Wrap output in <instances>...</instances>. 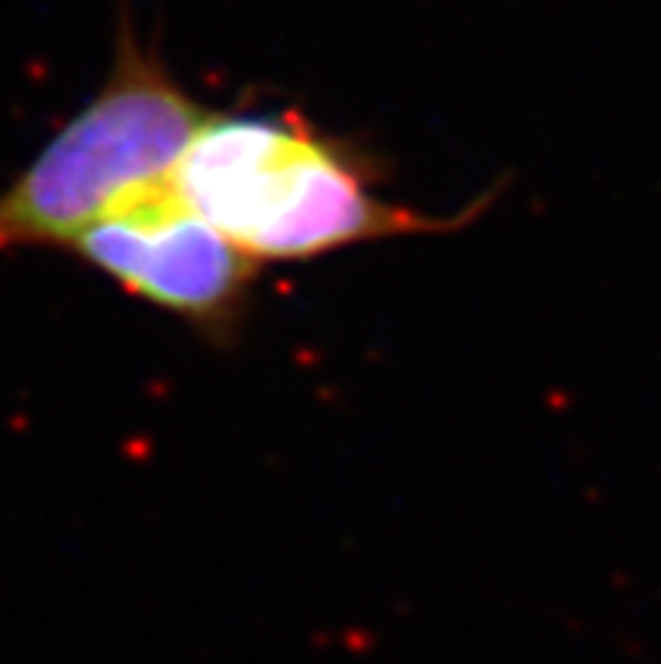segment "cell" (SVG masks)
I'll return each instance as SVG.
<instances>
[{"mask_svg": "<svg viewBox=\"0 0 661 664\" xmlns=\"http://www.w3.org/2000/svg\"><path fill=\"white\" fill-rule=\"evenodd\" d=\"M169 179L196 213L260 267L399 236L452 233L493 203V196H483L452 217L395 203L378 189L375 162L352 139L330 136L291 108L210 112Z\"/></svg>", "mask_w": 661, "mask_h": 664, "instance_id": "1", "label": "cell"}, {"mask_svg": "<svg viewBox=\"0 0 661 664\" xmlns=\"http://www.w3.org/2000/svg\"><path fill=\"white\" fill-rule=\"evenodd\" d=\"M207 115L122 4L102 85L0 189V253L69 250L125 192L169 176Z\"/></svg>", "mask_w": 661, "mask_h": 664, "instance_id": "2", "label": "cell"}, {"mask_svg": "<svg viewBox=\"0 0 661 664\" xmlns=\"http://www.w3.org/2000/svg\"><path fill=\"white\" fill-rule=\"evenodd\" d=\"M69 253L213 348L240 338L263 271L186 203L169 176L125 192Z\"/></svg>", "mask_w": 661, "mask_h": 664, "instance_id": "3", "label": "cell"}]
</instances>
